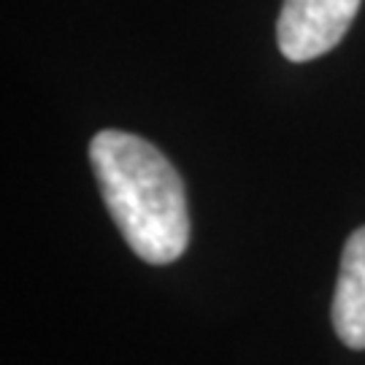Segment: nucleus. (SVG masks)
Instances as JSON below:
<instances>
[{
  "label": "nucleus",
  "instance_id": "1",
  "mask_svg": "<svg viewBox=\"0 0 365 365\" xmlns=\"http://www.w3.org/2000/svg\"><path fill=\"white\" fill-rule=\"evenodd\" d=\"M95 179L128 247L152 265L182 257L190 244L179 170L155 144L125 130H101L90 144Z\"/></svg>",
  "mask_w": 365,
  "mask_h": 365
},
{
  "label": "nucleus",
  "instance_id": "2",
  "mask_svg": "<svg viewBox=\"0 0 365 365\" xmlns=\"http://www.w3.org/2000/svg\"><path fill=\"white\" fill-rule=\"evenodd\" d=\"M363 0H284L276 41L292 63H309L339 46Z\"/></svg>",
  "mask_w": 365,
  "mask_h": 365
},
{
  "label": "nucleus",
  "instance_id": "3",
  "mask_svg": "<svg viewBox=\"0 0 365 365\" xmlns=\"http://www.w3.org/2000/svg\"><path fill=\"white\" fill-rule=\"evenodd\" d=\"M333 327L349 349H365V227L354 230L344 247Z\"/></svg>",
  "mask_w": 365,
  "mask_h": 365
}]
</instances>
